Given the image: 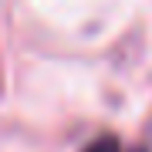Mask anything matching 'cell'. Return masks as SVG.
<instances>
[{
    "label": "cell",
    "mask_w": 152,
    "mask_h": 152,
    "mask_svg": "<svg viewBox=\"0 0 152 152\" xmlns=\"http://www.w3.org/2000/svg\"><path fill=\"white\" fill-rule=\"evenodd\" d=\"M81 152H122V142L115 139V135H108V132H105V135L91 139V142H88Z\"/></svg>",
    "instance_id": "6da1fadb"
},
{
    "label": "cell",
    "mask_w": 152,
    "mask_h": 152,
    "mask_svg": "<svg viewBox=\"0 0 152 152\" xmlns=\"http://www.w3.org/2000/svg\"><path fill=\"white\" fill-rule=\"evenodd\" d=\"M132 152H149V149H142V145H139V149H132Z\"/></svg>",
    "instance_id": "7a4b0ae2"
}]
</instances>
